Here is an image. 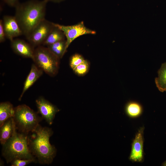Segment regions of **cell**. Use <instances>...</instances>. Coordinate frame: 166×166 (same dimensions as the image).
<instances>
[{"instance_id":"cell-23","label":"cell","mask_w":166,"mask_h":166,"mask_svg":"<svg viewBox=\"0 0 166 166\" xmlns=\"http://www.w3.org/2000/svg\"><path fill=\"white\" fill-rule=\"evenodd\" d=\"M8 6L15 7L20 3L19 0H2Z\"/></svg>"},{"instance_id":"cell-18","label":"cell","mask_w":166,"mask_h":166,"mask_svg":"<svg viewBox=\"0 0 166 166\" xmlns=\"http://www.w3.org/2000/svg\"><path fill=\"white\" fill-rule=\"evenodd\" d=\"M65 45L66 40H65L48 45L47 47L52 53L60 59L62 58L65 53Z\"/></svg>"},{"instance_id":"cell-5","label":"cell","mask_w":166,"mask_h":166,"mask_svg":"<svg viewBox=\"0 0 166 166\" xmlns=\"http://www.w3.org/2000/svg\"><path fill=\"white\" fill-rule=\"evenodd\" d=\"M32 59L38 67L49 75L54 76L58 73L60 58L47 47L37 46L34 50Z\"/></svg>"},{"instance_id":"cell-21","label":"cell","mask_w":166,"mask_h":166,"mask_svg":"<svg viewBox=\"0 0 166 166\" xmlns=\"http://www.w3.org/2000/svg\"><path fill=\"white\" fill-rule=\"evenodd\" d=\"M32 162H35L31 159H17L12 161L11 162V166H25Z\"/></svg>"},{"instance_id":"cell-11","label":"cell","mask_w":166,"mask_h":166,"mask_svg":"<svg viewBox=\"0 0 166 166\" xmlns=\"http://www.w3.org/2000/svg\"><path fill=\"white\" fill-rule=\"evenodd\" d=\"M10 45L13 51L17 54L23 57L32 58L34 49L30 43L17 38L10 41Z\"/></svg>"},{"instance_id":"cell-19","label":"cell","mask_w":166,"mask_h":166,"mask_svg":"<svg viewBox=\"0 0 166 166\" xmlns=\"http://www.w3.org/2000/svg\"><path fill=\"white\" fill-rule=\"evenodd\" d=\"M90 68L89 61L85 60L77 66L73 70L74 73L78 76L85 75L88 72Z\"/></svg>"},{"instance_id":"cell-12","label":"cell","mask_w":166,"mask_h":166,"mask_svg":"<svg viewBox=\"0 0 166 166\" xmlns=\"http://www.w3.org/2000/svg\"><path fill=\"white\" fill-rule=\"evenodd\" d=\"M43 71L35 64L31 66L30 72L24 84L22 91L18 100L21 101L25 93L42 74Z\"/></svg>"},{"instance_id":"cell-1","label":"cell","mask_w":166,"mask_h":166,"mask_svg":"<svg viewBox=\"0 0 166 166\" xmlns=\"http://www.w3.org/2000/svg\"><path fill=\"white\" fill-rule=\"evenodd\" d=\"M48 0H29L19 3L15 7L14 16L26 38L34 29L45 19Z\"/></svg>"},{"instance_id":"cell-25","label":"cell","mask_w":166,"mask_h":166,"mask_svg":"<svg viewBox=\"0 0 166 166\" xmlns=\"http://www.w3.org/2000/svg\"><path fill=\"white\" fill-rule=\"evenodd\" d=\"M162 166H166V160L164 161L162 164Z\"/></svg>"},{"instance_id":"cell-24","label":"cell","mask_w":166,"mask_h":166,"mask_svg":"<svg viewBox=\"0 0 166 166\" xmlns=\"http://www.w3.org/2000/svg\"><path fill=\"white\" fill-rule=\"evenodd\" d=\"M65 0H48V2H52L54 3H59Z\"/></svg>"},{"instance_id":"cell-14","label":"cell","mask_w":166,"mask_h":166,"mask_svg":"<svg viewBox=\"0 0 166 166\" xmlns=\"http://www.w3.org/2000/svg\"><path fill=\"white\" fill-rule=\"evenodd\" d=\"M14 113V108L8 101L0 104V126L8 119L13 117Z\"/></svg>"},{"instance_id":"cell-16","label":"cell","mask_w":166,"mask_h":166,"mask_svg":"<svg viewBox=\"0 0 166 166\" xmlns=\"http://www.w3.org/2000/svg\"><path fill=\"white\" fill-rule=\"evenodd\" d=\"M158 77L155 79L156 85L161 92L166 91V62L162 64L158 71Z\"/></svg>"},{"instance_id":"cell-22","label":"cell","mask_w":166,"mask_h":166,"mask_svg":"<svg viewBox=\"0 0 166 166\" xmlns=\"http://www.w3.org/2000/svg\"><path fill=\"white\" fill-rule=\"evenodd\" d=\"M6 38V37L3 27L2 19L0 20V42H4Z\"/></svg>"},{"instance_id":"cell-13","label":"cell","mask_w":166,"mask_h":166,"mask_svg":"<svg viewBox=\"0 0 166 166\" xmlns=\"http://www.w3.org/2000/svg\"><path fill=\"white\" fill-rule=\"evenodd\" d=\"M15 126L12 117L6 120L0 126V142L2 145L12 136Z\"/></svg>"},{"instance_id":"cell-9","label":"cell","mask_w":166,"mask_h":166,"mask_svg":"<svg viewBox=\"0 0 166 166\" xmlns=\"http://www.w3.org/2000/svg\"><path fill=\"white\" fill-rule=\"evenodd\" d=\"M144 130V127L140 128L132 141L129 157L132 161L141 162L143 160Z\"/></svg>"},{"instance_id":"cell-6","label":"cell","mask_w":166,"mask_h":166,"mask_svg":"<svg viewBox=\"0 0 166 166\" xmlns=\"http://www.w3.org/2000/svg\"><path fill=\"white\" fill-rule=\"evenodd\" d=\"M53 24L55 26L62 30L65 36V52L71 43L77 38L84 35L95 34L96 33L95 31L87 28L83 21L70 26H65L54 23Z\"/></svg>"},{"instance_id":"cell-17","label":"cell","mask_w":166,"mask_h":166,"mask_svg":"<svg viewBox=\"0 0 166 166\" xmlns=\"http://www.w3.org/2000/svg\"><path fill=\"white\" fill-rule=\"evenodd\" d=\"M125 110L129 117L131 118H136L141 114L142 108L139 103L135 101H130L126 105Z\"/></svg>"},{"instance_id":"cell-3","label":"cell","mask_w":166,"mask_h":166,"mask_svg":"<svg viewBox=\"0 0 166 166\" xmlns=\"http://www.w3.org/2000/svg\"><path fill=\"white\" fill-rule=\"evenodd\" d=\"M18 131L15 126L12 135L2 145V156L7 163L17 159H31L36 162L29 149L28 135Z\"/></svg>"},{"instance_id":"cell-8","label":"cell","mask_w":166,"mask_h":166,"mask_svg":"<svg viewBox=\"0 0 166 166\" xmlns=\"http://www.w3.org/2000/svg\"><path fill=\"white\" fill-rule=\"evenodd\" d=\"M38 113L48 124L51 125L56 114L60 110L44 97H40L36 100Z\"/></svg>"},{"instance_id":"cell-4","label":"cell","mask_w":166,"mask_h":166,"mask_svg":"<svg viewBox=\"0 0 166 166\" xmlns=\"http://www.w3.org/2000/svg\"><path fill=\"white\" fill-rule=\"evenodd\" d=\"M13 117L17 130L28 135L35 130L43 119L37 113L25 104L14 108Z\"/></svg>"},{"instance_id":"cell-7","label":"cell","mask_w":166,"mask_h":166,"mask_svg":"<svg viewBox=\"0 0 166 166\" xmlns=\"http://www.w3.org/2000/svg\"><path fill=\"white\" fill-rule=\"evenodd\" d=\"M54 27L53 23L45 19L40 22L26 38L33 47L42 44Z\"/></svg>"},{"instance_id":"cell-10","label":"cell","mask_w":166,"mask_h":166,"mask_svg":"<svg viewBox=\"0 0 166 166\" xmlns=\"http://www.w3.org/2000/svg\"><path fill=\"white\" fill-rule=\"evenodd\" d=\"M2 20L6 38L11 41L15 38L23 35L14 16L4 15Z\"/></svg>"},{"instance_id":"cell-15","label":"cell","mask_w":166,"mask_h":166,"mask_svg":"<svg viewBox=\"0 0 166 166\" xmlns=\"http://www.w3.org/2000/svg\"><path fill=\"white\" fill-rule=\"evenodd\" d=\"M65 40H66V38L64 33L58 27L54 26L42 45L47 46Z\"/></svg>"},{"instance_id":"cell-20","label":"cell","mask_w":166,"mask_h":166,"mask_svg":"<svg viewBox=\"0 0 166 166\" xmlns=\"http://www.w3.org/2000/svg\"><path fill=\"white\" fill-rule=\"evenodd\" d=\"M85 60L83 56L81 54L78 53L73 54L69 60V65L71 68L73 70Z\"/></svg>"},{"instance_id":"cell-2","label":"cell","mask_w":166,"mask_h":166,"mask_svg":"<svg viewBox=\"0 0 166 166\" xmlns=\"http://www.w3.org/2000/svg\"><path fill=\"white\" fill-rule=\"evenodd\" d=\"M28 137L29 150L36 162L42 164H51L56 156L57 149L49 142L53 131L49 128L39 124Z\"/></svg>"}]
</instances>
